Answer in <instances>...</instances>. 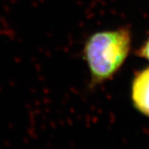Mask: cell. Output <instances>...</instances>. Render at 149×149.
<instances>
[{"label": "cell", "instance_id": "obj_1", "mask_svg": "<svg viewBox=\"0 0 149 149\" xmlns=\"http://www.w3.org/2000/svg\"><path fill=\"white\" fill-rule=\"evenodd\" d=\"M131 42V33L125 27L99 31L86 39L83 58L89 70L91 86L110 80L117 73L128 57Z\"/></svg>", "mask_w": 149, "mask_h": 149}, {"label": "cell", "instance_id": "obj_2", "mask_svg": "<svg viewBox=\"0 0 149 149\" xmlns=\"http://www.w3.org/2000/svg\"><path fill=\"white\" fill-rule=\"evenodd\" d=\"M131 99L134 108L149 118V67L139 71L133 78Z\"/></svg>", "mask_w": 149, "mask_h": 149}, {"label": "cell", "instance_id": "obj_3", "mask_svg": "<svg viewBox=\"0 0 149 149\" xmlns=\"http://www.w3.org/2000/svg\"><path fill=\"white\" fill-rule=\"evenodd\" d=\"M139 56L140 57H143L145 60H147L149 62V37L139 49Z\"/></svg>", "mask_w": 149, "mask_h": 149}]
</instances>
